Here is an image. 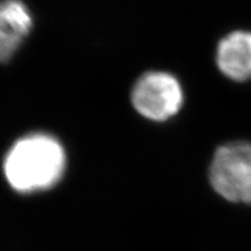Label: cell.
I'll list each match as a JSON object with an SVG mask.
<instances>
[{"label": "cell", "mask_w": 251, "mask_h": 251, "mask_svg": "<svg viewBox=\"0 0 251 251\" xmlns=\"http://www.w3.org/2000/svg\"><path fill=\"white\" fill-rule=\"evenodd\" d=\"M67 156L50 134L31 133L19 139L4 161V174L12 188L31 193L54 186L65 170Z\"/></svg>", "instance_id": "obj_1"}, {"label": "cell", "mask_w": 251, "mask_h": 251, "mask_svg": "<svg viewBox=\"0 0 251 251\" xmlns=\"http://www.w3.org/2000/svg\"><path fill=\"white\" fill-rule=\"evenodd\" d=\"M209 180L228 201L251 205V143L237 141L218 148L209 166Z\"/></svg>", "instance_id": "obj_2"}, {"label": "cell", "mask_w": 251, "mask_h": 251, "mask_svg": "<svg viewBox=\"0 0 251 251\" xmlns=\"http://www.w3.org/2000/svg\"><path fill=\"white\" fill-rule=\"evenodd\" d=\"M131 102L146 119L165 121L180 111L184 92L179 80L171 74L149 71L142 75L133 86Z\"/></svg>", "instance_id": "obj_3"}, {"label": "cell", "mask_w": 251, "mask_h": 251, "mask_svg": "<svg viewBox=\"0 0 251 251\" xmlns=\"http://www.w3.org/2000/svg\"><path fill=\"white\" fill-rule=\"evenodd\" d=\"M33 28V17L23 0H0V63L17 54Z\"/></svg>", "instance_id": "obj_4"}, {"label": "cell", "mask_w": 251, "mask_h": 251, "mask_svg": "<svg viewBox=\"0 0 251 251\" xmlns=\"http://www.w3.org/2000/svg\"><path fill=\"white\" fill-rule=\"evenodd\" d=\"M216 64L231 80L251 78V33L236 30L220 41L216 49Z\"/></svg>", "instance_id": "obj_5"}]
</instances>
